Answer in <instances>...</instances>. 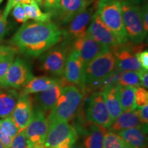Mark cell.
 I'll return each mask as SVG.
<instances>
[{
	"label": "cell",
	"mask_w": 148,
	"mask_h": 148,
	"mask_svg": "<svg viewBox=\"0 0 148 148\" xmlns=\"http://www.w3.org/2000/svg\"><path fill=\"white\" fill-rule=\"evenodd\" d=\"M62 40V30L54 22H25L10 40L12 47L27 57L40 56Z\"/></svg>",
	"instance_id": "6da1fadb"
},
{
	"label": "cell",
	"mask_w": 148,
	"mask_h": 148,
	"mask_svg": "<svg viewBox=\"0 0 148 148\" xmlns=\"http://www.w3.org/2000/svg\"><path fill=\"white\" fill-rule=\"evenodd\" d=\"M82 99L83 92L77 86H64L54 108L48 116L49 123L56 121H69L77 113Z\"/></svg>",
	"instance_id": "7a4b0ae2"
},
{
	"label": "cell",
	"mask_w": 148,
	"mask_h": 148,
	"mask_svg": "<svg viewBox=\"0 0 148 148\" xmlns=\"http://www.w3.org/2000/svg\"><path fill=\"white\" fill-rule=\"evenodd\" d=\"M95 12L120 45L129 42L123 23L120 0H98Z\"/></svg>",
	"instance_id": "3957f363"
},
{
	"label": "cell",
	"mask_w": 148,
	"mask_h": 148,
	"mask_svg": "<svg viewBox=\"0 0 148 148\" xmlns=\"http://www.w3.org/2000/svg\"><path fill=\"white\" fill-rule=\"evenodd\" d=\"M122 18L129 41L134 44L141 43L147 36L142 20L141 7L120 0Z\"/></svg>",
	"instance_id": "277c9868"
},
{
	"label": "cell",
	"mask_w": 148,
	"mask_h": 148,
	"mask_svg": "<svg viewBox=\"0 0 148 148\" xmlns=\"http://www.w3.org/2000/svg\"><path fill=\"white\" fill-rule=\"evenodd\" d=\"M78 134L69 121H56L49 123L44 146L45 148H70L76 143Z\"/></svg>",
	"instance_id": "5b68a950"
},
{
	"label": "cell",
	"mask_w": 148,
	"mask_h": 148,
	"mask_svg": "<svg viewBox=\"0 0 148 148\" xmlns=\"http://www.w3.org/2000/svg\"><path fill=\"white\" fill-rule=\"evenodd\" d=\"M114 69L115 57L113 51L109 49L84 66L81 89L92 83L100 80Z\"/></svg>",
	"instance_id": "8992f818"
},
{
	"label": "cell",
	"mask_w": 148,
	"mask_h": 148,
	"mask_svg": "<svg viewBox=\"0 0 148 148\" xmlns=\"http://www.w3.org/2000/svg\"><path fill=\"white\" fill-rule=\"evenodd\" d=\"M69 45L63 41L56 45L40 56V69L45 73L62 76L67 56L70 52Z\"/></svg>",
	"instance_id": "52a82bcc"
},
{
	"label": "cell",
	"mask_w": 148,
	"mask_h": 148,
	"mask_svg": "<svg viewBox=\"0 0 148 148\" xmlns=\"http://www.w3.org/2000/svg\"><path fill=\"white\" fill-rule=\"evenodd\" d=\"M86 119L92 124L108 130L112 124L110 114L103 100L102 92H92L85 109Z\"/></svg>",
	"instance_id": "ba28073f"
},
{
	"label": "cell",
	"mask_w": 148,
	"mask_h": 148,
	"mask_svg": "<svg viewBox=\"0 0 148 148\" xmlns=\"http://www.w3.org/2000/svg\"><path fill=\"white\" fill-rule=\"evenodd\" d=\"M48 127L49 122L46 114L34 105L32 117L25 129L28 147L44 145Z\"/></svg>",
	"instance_id": "9c48e42d"
},
{
	"label": "cell",
	"mask_w": 148,
	"mask_h": 148,
	"mask_svg": "<svg viewBox=\"0 0 148 148\" xmlns=\"http://www.w3.org/2000/svg\"><path fill=\"white\" fill-rule=\"evenodd\" d=\"M141 44L142 42L130 43L129 41L112 50L115 57V69L121 71L138 72L143 69L136 58V53L142 51V48L145 47Z\"/></svg>",
	"instance_id": "30bf717a"
},
{
	"label": "cell",
	"mask_w": 148,
	"mask_h": 148,
	"mask_svg": "<svg viewBox=\"0 0 148 148\" xmlns=\"http://www.w3.org/2000/svg\"><path fill=\"white\" fill-rule=\"evenodd\" d=\"M32 76L29 64L25 60L16 57L0 83V86L4 88H21Z\"/></svg>",
	"instance_id": "8fae6325"
},
{
	"label": "cell",
	"mask_w": 148,
	"mask_h": 148,
	"mask_svg": "<svg viewBox=\"0 0 148 148\" xmlns=\"http://www.w3.org/2000/svg\"><path fill=\"white\" fill-rule=\"evenodd\" d=\"M95 5L88 7L79 13L68 23L66 28L62 30V40L67 44L72 43L75 40L82 38L86 34L92 14L95 12Z\"/></svg>",
	"instance_id": "7c38bea8"
},
{
	"label": "cell",
	"mask_w": 148,
	"mask_h": 148,
	"mask_svg": "<svg viewBox=\"0 0 148 148\" xmlns=\"http://www.w3.org/2000/svg\"><path fill=\"white\" fill-rule=\"evenodd\" d=\"M86 34L94 40L107 46L110 50H113L121 45L113 33L103 23L96 12L92 14L88 24Z\"/></svg>",
	"instance_id": "4fadbf2b"
},
{
	"label": "cell",
	"mask_w": 148,
	"mask_h": 148,
	"mask_svg": "<svg viewBox=\"0 0 148 148\" xmlns=\"http://www.w3.org/2000/svg\"><path fill=\"white\" fill-rule=\"evenodd\" d=\"M72 47L73 50L78 53L84 66L98 56L110 49L107 46L94 40L86 34L72 42Z\"/></svg>",
	"instance_id": "5bb4252c"
},
{
	"label": "cell",
	"mask_w": 148,
	"mask_h": 148,
	"mask_svg": "<svg viewBox=\"0 0 148 148\" xmlns=\"http://www.w3.org/2000/svg\"><path fill=\"white\" fill-rule=\"evenodd\" d=\"M86 8V0H60L58 8L51 14V16L60 25H67Z\"/></svg>",
	"instance_id": "9a60e30c"
},
{
	"label": "cell",
	"mask_w": 148,
	"mask_h": 148,
	"mask_svg": "<svg viewBox=\"0 0 148 148\" xmlns=\"http://www.w3.org/2000/svg\"><path fill=\"white\" fill-rule=\"evenodd\" d=\"M64 86H65L64 81L58 79L47 89L36 93L34 106L38 107L45 114L48 112H50L54 108Z\"/></svg>",
	"instance_id": "2e32d148"
},
{
	"label": "cell",
	"mask_w": 148,
	"mask_h": 148,
	"mask_svg": "<svg viewBox=\"0 0 148 148\" xmlns=\"http://www.w3.org/2000/svg\"><path fill=\"white\" fill-rule=\"evenodd\" d=\"M34 101L29 95L19 94L17 101L11 114L19 131L26 128L32 115Z\"/></svg>",
	"instance_id": "e0dca14e"
},
{
	"label": "cell",
	"mask_w": 148,
	"mask_h": 148,
	"mask_svg": "<svg viewBox=\"0 0 148 148\" xmlns=\"http://www.w3.org/2000/svg\"><path fill=\"white\" fill-rule=\"evenodd\" d=\"M84 65L76 51H70L64 66V77L66 82L82 88Z\"/></svg>",
	"instance_id": "ac0fdd59"
},
{
	"label": "cell",
	"mask_w": 148,
	"mask_h": 148,
	"mask_svg": "<svg viewBox=\"0 0 148 148\" xmlns=\"http://www.w3.org/2000/svg\"><path fill=\"white\" fill-rule=\"evenodd\" d=\"M143 126L147 125H144L141 123L137 109L136 108L132 110L122 112L119 116L112 122V124L109 127L108 130L117 133L123 130Z\"/></svg>",
	"instance_id": "d6986e66"
},
{
	"label": "cell",
	"mask_w": 148,
	"mask_h": 148,
	"mask_svg": "<svg viewBox=\"0 0 148 148\" xmlns=\"http://www.w3.org/2000/svg\"><path fill=\"white\" fill-rule=\"evenodd\" d=\"M127 145L135 148H147V126L133 127L117 132Z\"/></svg>",
	"instance_id": "ffe728a7"
},
{
	"label": "cell",
	"mask_w": 148,
	"mask_h": 148,
	"mask_svg": "<svg viewBox=\"0 0 148 148\" xmlns=\"http://www.w3.org/2000/svg\"><path fill=\"white\" fill-rule=\"evenodd\" d=\"M18 95L14 88L0 86V118L2 119L11 116Z\"/></svg>",
	"instance_id": "44dd1931"
},
{
	"label": "cell",
	"mask_w": 148,
	"mask_h": 148,
	"mask_svg": "<svg viewBox=\"0 0 148 148\" xmlns=\"http://www.w3.org/2000/svg\"><path fill=\"white\" fill-rule=\"evenodd\" d=\"M117 86L118 85L108 86L101 91L103 100L106 103L112 121L116 119L122 112Z\"/></svg>",
	"instance_id": "7402d4cb"
},
{
	"label": "cell",
	"mask_w": 148,
	"mask_h": 148,
	"mask_svg": "<svg viewBox=\"0 0 148 148\" xmlns=\"http://www.w3.org/2000/svg\"><path fill=\"white\" fill-rule=\"evenodd\" d=\"M57 78L47 76H32L23 86L21 93L22 95H30L38 93L47 89L49 86L53 84Z\"/></svg>",
	"instance_id": "603a6c76"
},
{
	"label": "cell",
	"mask_w": 148,
	"mask_h": 148,
	"mask_svg": "<svg viewBox=\"0 0 148 148\" xmlns=\"http://www.w3.org/2000/svg\"><path fill=\"white\" fill-rule=\"evenodd\" d=\"M107 129L92 124L84 136L83 145L84 148H102L103 136Z\"/></svg>",
	"instance_id": "cb8c5ba5"
},
{
	"label": "cell",
	"mask_w": 148,
	"mask_h": 148,
	"mask_svg": "<svg viewBox=\"0 0 148 148\" xmlns=\"http://www.w3.org/2000/svg\"><path fill=\"white\" fill-rule=\"evenodd\" d=\"M117 88L122 112H127L136 108V103H135L136 88L123 86L119 84H118Z\"/></svg>",
	"instance_id": "d4e9b609"
},
{
	"label": "cell",
	"mask_w": 148,
	"mask_h": 148,
	"mask_svg": "<svg viewBox=\"0 0 148 148\" xmlns=\"http://www.w3.org/2000/svg\"><path fill=\"white\" fill-rule=\"evenodd\" d=\"M25 10V14L28 19H32L38 22H46L51 21V14L49 12H44L40 10L39 5L34 0L29 3L22 4Z\"/></svg>",
	"instance_id": "484cf974"
},
{
	"label": "cell",
	"mask_w": 148,
	"mask_h": 148,
	"mask_svg": "<svg viewBox=\"0 0 148 148\" xmlns=\"http://www.w3.org/2000/svg\"><path fill=\"white\" fill-rule=\"evenodd\" d=\"M126 145L117 133L108 130L103 136L102 148H123Z\"/></svg>",
	"instance_id": "4316f807"
},
{
	"label": "cell",
	"mask_w": 148,
	"mask_h": 148,
	"mask_svg": "<svg viewBox=\"0 0 148 148\" xmlns=\"http://www.w3.org/2000/svg\"><path fill=\"white\" fill-rule=\"evenodd\" d=\"M119 84L123 86L137 88L141 86L138 72L123 71L120 76Z\"/></svg>",
	"instance_id": "83f0119b"
},
{
	"label": "cell",
	"mask_w": 148,
	"mask_h": 148,
	"mask_svg": "<svg viewBox=\"0 0 148 148\" xmlns=\"http://www.w3.org/2000/svg\"><path fill=\"white\" fill-rule=\"evenodd\" d=\"M0 129L5 134L12 138L20 132L11 116L0 119Z\"/></svg>",
	"instance_id": "f1b7e54d"
},
{
	"label": "cell",
	"mask_w": 148,
	"mask_h": 148,
	"mask_svg": "<svg viewBox=\"0 0 148 148\" xmlns=\"http://www.w3.org/2000/svg\"><path fill=\"white\" fill-rule=\"evenodd\" d=\"M135 103L136 107L140 108L148 104V92L147 89L139 86L136 88L135 90Z\"/></svg>",
	"instance_id": "f546056e"
},
{
	"label": "cell",
	"mask_w": 148,
	"mask_h": 148,
	"mask_svg": "<svg viewBox=\"0 0 148 148\" xmlns=\"http://www.w3.org/2000/svg\"><path fill=\"white\" fill-rule=\"evenodd\" d=\"M16 53H12L3 57L0 60V83L4 78L5 74L14 60Z\"/></svg>",
	"instance_id": "4dcf8cb0"
},
{
	"label": "cell",
	"mask_w": 148,
	"mask_h": 148,
	"mask_svg": "<svg viewBox=\"0 0 148 148\" xmlns=\"http://www.w3.org/2000/svg\"><path fill=\"white\" fill-rule=\"evenodd\" d=\"M26 137H25V130L20 131L14 137L12 138V143L9 148H27Z\"/></svg>",
	"instance_id": "1f68e13d"
},
{
	"label": "cell",
	"mask_w": 148,
	"mask_h": 148,
	"mask_svg": "<svg viewBox=\"0 0 148 148\" xmlns=\"http://www.w3.org/2000/svg\"><path fill=\"white\" fill-rule=\"evenodd\" d=\"M12 9L13 10H12V15L18 23H24L27 22L28 18H27L25 10H24L21 3H17V4L14 5V7Z\"/></svg>",
	"instance_id": "d6a6232c"
},
{
	"label": "cell",
	"mask_w": 148,
	"mask_h": 148,
	"mask_svg": "<svg viewBox=\"0 0 148 148\" xmlns=\"http://www.w3.org/2000/svg\"><path fill=\"white\" fill-rule=\"evenodd\" d=\"M32 1V0H8L6 6H5L4 10H3L2 12L3 18L7 19L10 11L12 10V8H14V5L17 4V3H21V4H23V3H29Z\"/></svg>",
	"instance_id": "836d02e7"
},
{
	"label": "cell",
	"mask_w": 148,
	"mask_h": 148,
	"mask_svg": "<svg viewBox=\"0 0 148 148\" xmlns=\"http://www.w3.org/2000/svg\"><path fill=\"white\" fill-rule=\"evenodd\" d=\"M60 0H43L42 6H43L46 12L52 14L58 8Z\"/></svg>",
	"instance_id": "e575fe53"
},
{
	"label": "cell",
	"mask_w": 148,
	"mask_h": 148,
	"mask_svg": "<svg viewBox=\"0 0 148 148\" xmlns=\"http://www.w3.org/2000/svg\"><path fill=\"white\" fill-rule=\"evenodd\" d=\"M136 58L143 69H148V51L143 50L136 53Z\"/></svg>",
	"instance_id": "d590c367"
},
{
	"label": "cell",
	"mask_w": 148,
	"mask_h": 148,
	"mask_svg": "<svg viewBox=\"0 0 148 148\" xmlns=\"http://www.w3.org/2000/svg\"><path fill=\"white\" fill-rule=\"evenodd\" d=\"M138 116H139L140 120L141 123H143L144 125H147L148 123V104L145 105L143 107H140V108H137Z\"/></svg>",
	"instance_id": "8d00e7d4"
},
{
	"label": "cell",
	"mask_w": 148,
	"mask_h": 148,
	"mask_svg": "<svg viewBox=\"0 0 148 148\" xmlns=\"http://www.w3.org/2000/svg\"><path fill=\"white\" fill-rule=\"evenodd\" d=\"M8 32L7 19L3 18L2 12H0V40H2Z\"/></svg>",
	"instance_id": "74e56055"
},
{
	"label": "cell",
	"mask_w": 148,
	"mask_h": 148,
	"mask_svg": "<svg viewBox=\"0 0 148 148\" xmlns=\"http://www.w3.org/2000/svg\"><path fill=\"white\" fill-rule=\"evenodd\" d=\"M17 50L12 46H6L0 45V60L5 57V56L12 53H16Z\"/></svg>",
	"instance_id": "f35d334b"
},
{
	"label": "cell",
	"mask_w": 148,
	"mask_h": 148,
	"mask_svg": "<svg viewBox=\"0 0 148 148\" xmlns=\"http://www.w3.org/2000/svg\"><path fill=\"white\" fill-rule=\"evenodd\" d=\"M139 75L140 85L142 87L147 89L148 88V71L147 69H142L140 71H138Z\"/></svg>",
	"instance_id": "ab89813d"
},
{
	"label": "cell",
	"mask_w": 148,
	"mask_h": 148,
	"mask_svg": "<svg viewBox=\"0 0 148 148\" xmlns=\"http://www.w3.org/2000/svg\"><path fill=\"white\" fill-rule=\"evenodd\" d=\"M141 13H142V20H143V27L145 32L147 33L148 30V9L147 4L143 5L141 7Z\"/></svg>",
	"instance_id": "60d3db41"
},
{
	"label": "cell",
	"mask_w": 148,
	"mask_h": 148,
	"mask_svg": "<svg viewBox=\"0 0 148 148\" xmlns=\"http://www.w3.org/2000/svg\"><path fill=\"white\" fill-rule=\"evenodd\" d=\"M12 138L9 137L6 134H5L0 129V141L3 143L5 148H9L12 143Z\"/></svg>",
	"instance_id": "b9f144b4"
},
{
	"label": "cell",
	"mask_w": 148,
	"mask_h": 148,
	"mask_svg": "<svg viewBox=\"0 0 148 148\" xmlns=\"http://www.w3.org/2000/svg\"><path fill=\"white\" fill-rule=\"evenodd\" d=\"M123 1H126L127 3H132V4L139 5L140 3H141L143 1H145V0H123Z\"/></svg>",
	"instance_id": "7bdbcfd3"
},
{
	"label": "cell",
	"mask_w": 148,
	"mask_h": 148,
	"mask_svg": "<svg viewBox=\"0 0 148 148\" xmlns=\"http://www.w3.org/2000/svg\"><path fill=\"white\" fill-rule=\"evenodd\" d=\"M98 0H86V5L88 6H89V5L91 4V3L95 2V1H97V2Z\"/></svg>",
	"instance_id": "ee69618b"
},
{
	"label": "cell",
	"mask_w": 148,
	"mask_h": 148,
	"mask_svg": "<svg viewBox=\"0 0 148 148\" xmlns=\"http://www.w3.org/2000/svg\"><path fill=\"white\" fill-rule=\"evenodd\" d=\"M27 148H45L44 145H40V146H29Z\"/></svg>",
	"instance_id": "f6af8a7d"
},
{
	"label": "cell",
	"mask_w": 148,
	"mask_h": 148,
	"mask_svg": "<svg viewBox=\"0 0 148 148\" xmlns=\"http://www.w3.org/2000/svg\"><path fill=\"white\" fill-rule=\"evenodd\" d=\"M34 1H36L37 3H38V5H42V1H43V0H34Z\"/></svg>",
	"instance_id": "bcb514c9"
},
{
	"label": "cell",
	"mask_w": 148,
	"mask_h": 148,
	"mask_svg": "<svg viewBox=\"0 0 148 148\" xmlns=\"http://www.w3.org/2000/svg\"><path fill=\"white\" fill-rule=\"evenodd\" d=\"M70 148H82V147H80V146H79V145H73Z\"/></svg>",
	"instance_id": "7dc6e473"
},
{
	"label": "cell",
	"mask_w": 148,
	"mask_h": 148,
	"mask_svg": "<svg viewBox=\"0 0 148 148\" xmlns=\"http://www.w3.org/2000/svg\"><path fill=\"white\" fill-rule=\"evenodd\" d=\"M123 148H135V147H131V146H130V145H125Z\"/></svg>",
	"instance_id": "c3c4849f"
},
{
	"label": "cell",
	"mask_w": 148,
	"mask_h": 148,
	"mask_svg": "<svg viewBox=\"0 0 148 148\" xmlns=\"http://www.w3.org/2000/svg\"><path fill=\"white\" fill-rule=\"evenodd\" d=\"M0 148H5V146L3 145V143L0 141Z\"/></svg>",
	"instance_id": "681fc988"
},
{
	"label": "cell",
	"mask_w": 148,
	"mask_h": 148,
	"mask_svg": "<svg viewBox=\"0 0 148 148\" xmlns=\"http://www.w3.org/2000/svg\"><path fill=\"white\" fill-rule=\"evenodd\" d=\"M2 1H3V0H0V3L2 2Z\"/></svg>",
	"instance_id": "f907efd6"
}]
</instances>
